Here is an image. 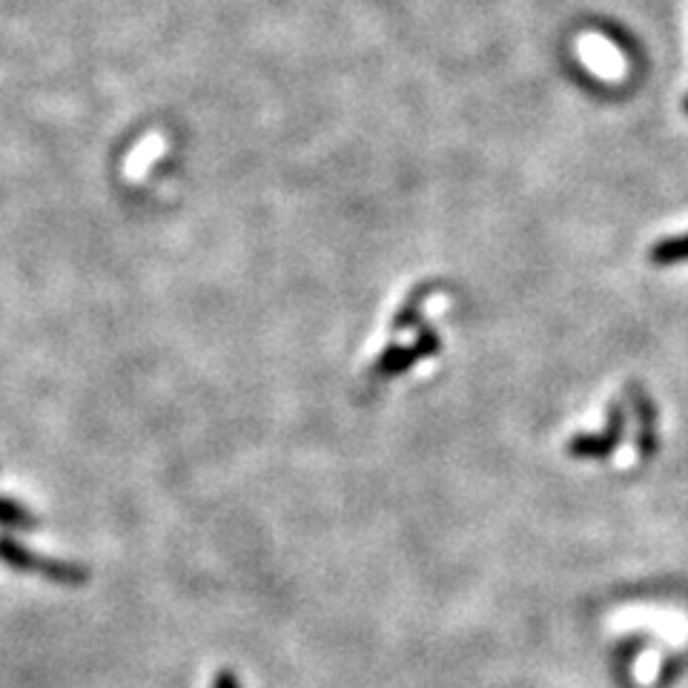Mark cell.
Returning <instances> with one entry per match:
<instances>
[{"mask_svg":"<svg viewBox=\"0 0 688 688\" xmlns=\"http://www.w3.org/2000/svg\"><path fill=\"white\" fill-rule=\"evenodd\" d=\"M0 525L7 528H23V531H32L38 525V520L23 505H18L14 499L0 497Z\"/></svg>","mask_w":688,"mask_h":688,"instance_id":"6","label":"cell"},{"mask_svg":"<svg viewBox=\"0 0 688 688\" xmlns=\"http://www.w3.org/2000/svg\"><path fill=\"white\" fill-rule=\"evenodd\" d=\"M0 562L12 571H23V574L46 576L52 583L61 585H84L90 580V571L84 565L64 560H46V556H35L29 549L18 545L12 536H0Z\"/></svg>","mask_w":688,"mask_h":688,"instance_id":"1","label":"cell"},{"mask_svg":"<svg viewBox=\"0 0 688 688\" xmlns=\"http://www.w3.org/2000/svg\"><path fill=\"white\" fill-rule=\"evenodd\" d=\"M419 307H421V295H419V293L410 295L408 302H405V307H402L399 313H396L394 331H408V327H414V324H419V322H421Z\"/></svg>","mask_w":688,"mask_h":688,"instance_id":"7","label":"cell"},{"mask_svg":"<svg viewBox=\"0 0 688 688\" xmlns=\"http://www.w3.org/2000/svg\"><path fill=\"white\" fill-rule=\"evenodd\" d=\"M682 106H686V113H688V98H686V101H682Z\"/></svg>","mask_w":688,"mask_h":688,"instance_id":"9","label":"cell"},{"mask_svg":"<svg viewBox=\"0 0 688 688\" xmlns=\"http://www.w3.org/2000/svg\"><path fill=\"white\" fill-rule=\"evenodd\" d=\"M434 353H439V336L425 327V331L419 333V338H416L414 344H408V347H390V351L382 353L376 373H379V376H399V373L414 367L416 362H421V358H430Z\"/></svg>","mask_w":688,"mask_h":688,"instance_id":"3","label":"cell"},{"mask_svg":"<svg viewBox=\"0 0 688 688\" xmlns=\"http://www.w3.org/2000/svg\"><path fill=\"white\" fill-rule=\"evenodd\" d=\"M216 688H239V680H236L230 671H221V675L216 677Z\"/></svg>","mask_w":688,"mask_h":688,"instance_id":"8","label":"cell"},{"mask_svg":"<svg viewBox=\"0 0 688 688\" xmlns=\"http://www.w3.org/2000/svg\"><path fill=\"white\" fill-rule=\"evenodd\" d=\"M625 425H628V414H625L623 405L614 402L612 416H608V428L603 434H580L569 442V454L576 459H605L612 457L614 450L619 448L625 436Z\"/></svg>","mask_w":688,"mask_h":688,"instance_id":"2","label":"cell"},{"mask_svg":"<svg viewBox=\"0 0 688 688\" xmlns=\"http://www.w3.org/2000/svg\"><path fill=\"white\" fill-rule=\"evenodd\" d=\"M628 402H632L634 416H637V454L643 459H651L660 448L657 439V408H654L651 396L639 385L628 387Z\"/></svg>","mask_w":688,"mask_h":688,"instance_id":"4","label":"cell"},{"mask_svg":"<svg viewBox=\"0 0 688 688\" xmlns=\"http://www.w3.org/2000/svg\"><path fill=\"white\" fill-rule=\"evenodd\" d=\"M651 264L657 268H671V264H680V261H688V232L686 236H675V239H663L651 247L648 253Z\"/></svg>","mask_w":688,"mask_h":688,"instance_id":"5","label":"cell"}]
</instances>
